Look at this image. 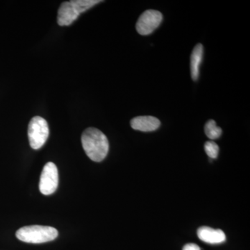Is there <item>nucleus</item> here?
Returning a JSON list of instances; mask_svg holds the SVG:
<instances>
[{"mask_svg":"<svg viewBox=\"0 0 250 250\" xmlns=\"http://www.w3.org/2000/svg\"><path fill=\"white\" fill-rule=\"evenodd\" d=\"M205 134L208 139L211 140L218 139L221 136L223 131L213 120H210L206 123L205 126Z\"/></svg>","mask_w":250,"mask_h":250,"instance_id":"obj_10","label":"nucleus"},{"mask_svg":"<svg viewBox=\"0 0 250 250\" xmlns=\"http://www.w3.org/2000/svg\"><path fill=\"white\" fill-rule=\"evenodd\" d=\"M48 123L41 116H35L29 122L28 138L31 148L39 149L45 145L48 139Z\"/></svg>","mask_w":250,"mask_h":250,"instance_id":"obj_4","label":"nucleus"},{"mask_svg":"<svg viewBox=\"0 0 250 250\" xmlns=\"http://www.w3.org/2000/svg\"><path fill=\"white\" fill-rule=\"evenodd\" d=\"M100 0H72L62 2L59 7L57 22L60 26H69L87 10L101 2Z\"/></svg>","mask_w":250,"mask_h":250,"instance_id":"obj_2","label":"nucleus"},{"mask_svg":"<svg viewBox=\"0 0 250 250\" xmlns=\"http://www.w3.org/2000/svg\"><path fill=\"white\" fill-rule=\"evenodd\" d=\"M82 143L86 155L95 162H100L107 156L109 144L107 137L96 128H88L82 135Z\"/></svg>","mask_w":250,"mask_h":250,"instance_id":"obj_1","label":"nucleus"},{"mask_svg":"<svg viewBox=\"0 0 250 250\" xmlns=\"http://www.w3.org/2000/svg\"><path fill=\"white\" fill-rule=\"evenodd\" d=\"M59 185L58 169L52 162L46 164L42 169L39 183L41 193L45 195L53 194Z\"/></svg>","mask_w":250,"mask_h":250,"instance_id":"obj_5","label":"nucleus"},{"mask_svg":"<svg viewBox=\"0 0 250 250\" xmlns=\"http://www.w3.org/2000/svg\"><path fill=\"white\" fill-rule=\"evenodd\" d=\"M162 21L163 16L161 12L156 10H147L138 20L136 30L141 35H149L159 27Z\"/></svg>","mask_w":250,"mask_h":250,"instance_id":"obj_6","label":"nucleus"},{"mask_svg":"<svg viewBox=\"0 0 250 250\" xmlns=\"http://www.w3.org/2000/svg\"><path fill=\"white\" fill-rule=\"evenodd\" d=\"M197 236L201 241L209 244H220L226 241V235L223 230L215 229L208 227L199 228Z\"/></svg>","mask_w":250,"mask_h":250,"instance_id":"obj_8","label":"nucleus"},{"mask_svg":"<svg viewBox=\"0 0 250 250\" xmlns=\"http://www.w3.org/2000/svg\"><path fill=\"white\" fill-rule=\"evenodd\" d=\"M204 55V47L201 43L197 44L190 56V73L193 81L198 80L200 75V66Z\"/></svg>","mask_w":250,"mask_h":250,"instance_id":"obj_9","label":"nucleus"},{"mask_svg":"<svg viewBox=\"0 0 250 250\" xmlns=\"http://www.w3.org/2000/svg\"><path fill=\"white\" fill-rule=\"evenodd\" d=\"M131 127L143 132H149L159 129L161 122L154 116H139L133 118L130 122Z\"/></svg>","mask_w":250,"mask_h":250,"instance_id":"obj_7","label":"nucleus"},{"mask_svg":"<svg viewBox=\"0 0 250 250\" xmlns=\"http://www.w3.org/2000/svg\"><path fill=\"white\" fill-rule=\"evenodd\" d=\"M183 250H201V249L195 243H188L184 247Z\"/></svg>","mask_w":250,"mask_h":250,"instance_id":"obj_12","label":"nucleus"},{"mask_svg":"<svg viewBox=\"0 0 250 250\" xmlns=\"http://www.w3.org/2000/svg\"><path fill=\"white\" fill-rule=\"evenodd\" d=\"M16 235L18 239L24 243L40 244L54 241L58 236L59 232L52 227L31 225L19 229Z\"/></svg>","mask_w":250,"mask_h":250,"instance_id":"obj_3","label":"nucleus"},{"mask_svg":"<svg viewBox=\"0 0 250 250\" xmlns=\"http://www.w3.org/2000/svg\"><path fill=\"white\" fill-rule=\"evenodd\" d=\"M205 152L210 159H215L218 157L219 147L213 141H207L205 145Z\"/></svg>","mask_w":250,"mask_h":250,"instance_id":"obj_11","label":"nucleus"}]
</instances>
